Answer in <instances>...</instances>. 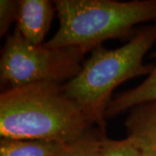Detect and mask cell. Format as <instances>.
<instances>
[{"mask_svg": "<svg viewBox=\"0 0 156 156\" xmlns=\"http://www.w3.org/2000/svg\"><path fill=\"white\" fill-rule=\"evenodd\" d=\"M94 126L62 83H35L0 95L1 138L68 144Z\"/></svg>", "mask_w": 156, "mask_h": 156, "instance_id": "6da1fadb", "label": "cell"}, {"mask_svg": "<svg viewBox=\"0 0 156 156\" xmlns=\"http://www.w3.org/2000/svg\"><path fill=\"white\" fill-rule=\"evenodd\" d=\"M156 42V23L138 29L128 44L115 50L102 45L91 50L76 77L62 84L71 98L91 122L105 130V112L112 92L129 79L149 75L154 64L143 63V58Z\"/></svg>", "mask_w": 156, "mask_h": 156, "instance_id": "7a4b0ae2", "label": "cell"}, {"mask_svg": "<svg viewBox=\"0 0 156 156\" xmlns=\"http://www.w3.org/2000/svg\"><path fill=\"white\" fill-rule=\"evenodd\" d=\"M59 29L49 48L76 47L89 52L106 40L131 39L140 23H156V0H56Z\"/></svg>", "mask_w": 156, "mask_h": 156, "instance_id": "3957f363", "label": "cell"}, {"mask_svg": "<svg viewBox=\"0 0 156 156\" xmlns=\"http://www.w3.org/2000/svg\"><path fill=\"white\" fill-rule=\"evenodd\" d=\"M83 56L76 47L56 49L30 44L15 30L2 48L0 80L9 86L7 89L40 82L63 84L81 71Z\"/></svg>", "mask_w": 156, "mask_h": 156, "instance_id": "277c9868", "label": "cell"}, {"mask_svg": "<svg viewBox=\"0 0 156 156\" xmlns=\"http://www.w3.org/2000/svg\"><path fill=\"white\" fill-rule=\"evenodd\" d=\"M55 11L53 1L20 0L16 30L30 44L41 45L50 30Z\"/></svg>", "mask_w": 156, "mask_h": 156, "instance_id": "5b68a950", "label": "cell"}, {"mask_svg": "<svg viewBox=\"0 0 156 156\" xmlns=\"http://www.w3.org/2000/svg\"><path fill=\"white\" fill-rule=\"evenodd\" d=\"M125 126L141 156H156V101L131 108Z\"/></svg>", "mask_w": 156, "mask_h": 156, "instance_id": "8992f818", "label": "cell"}, {"mask_svg": "<svg viewBox=\"0 0 156 156\" xmlns=\"http://www.w3.org/2000/svg\"><path fill=\"white\" fill-rule=\"evenodd\" d=\"M156 60V51L153 54ZM156 101V63L152 72L134 89L125 91L112 99L107 107L105 117H114L142 103Z\"/></svg>", "mask_w": 156, "mask_h": 156, "instance_id": "52a82bcc", "label": "cell"}, {"mask_svg": "<svg viewBox=\"0 0 156 156\" xmlns=\"http://www.w3.org/2000/svg\"><path fill=\"white\" fill-rule=\"evenodd\" d=\"M64 145L41 140L1 138L0 156H54Z\"/></svg>", "mask_w": 156, "mask_h": 156, "instance_id": "ba28073f", "label": "cell"}, {"mask_svg": "<svg viewBox=\"0 0 156 156\" xmlns=\"http://www.w3.org/2000/svg\"><path fill=\"white\" fill-rule=\"evenodd\" d=\"M104 136L105 130L92 127L78 139L65 144L54 156H100L101 140Z\"/></svg>", "mask_w": 156, "mask_h": 156, "instance_id": "9c48e42d", "label": "cell"}, {"mask_svg": "<svg viewBox=\"0 0 156 156\" xmlns=\"http://www.w3.org/2000/svg\"><path fill=\"white\" fill-rule=\"evenodd\" d=\"M100 156H141L139 149L128 139L112 140L106 135L102 138Z\"/></svg>", "mask_w": 156, "mask_h": 156, "instance_id": "30bf717a", "label": "cell"}, {"mask_svg": "<svg viewBox=\"0 0 156 156\" xmlns=\"http://www.w3.org/2000/svg\"><path fill=\"white\" fill-rule=\"evenodd\" d=\"M18 1L1 0L0 1V36H5L11 23L17 21Z\"/></svg>", "mask_w": 156, "mask_h": 156, "instance_id": "8fae6325", "label": "cell"}]
</instances>
